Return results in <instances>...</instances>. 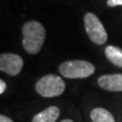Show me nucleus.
<instances>
[{"label":"nucleus","instance_id":"obj_8","mask_svg":"<svg viewBox=\"0 0 122 122\" xmlns=\"http://www.w3.org/2000/svg\"><path fill=\"white\" fill-rule=\"evenodd\" d=\"M91 119L93 122H115L112 113L102 107H97L91 111Z\"/></svg>","mask_w":122,"mask_h":122},{"label":"nucleus","instance_id":"obj_3","mask_svg":"<svg viewBox=\"0 0 122 122\" xmlns=\"http://www.w3.org/2000/svg\"><path fill=\"white\" fill-rule=\"evenodd\" d=\"M35 89L43 98L59 97L65 91V82L56 74H46L36 82Z\"/></svg>","mask_w":122,"mask_h":122},{"label":"nucleus","instance_id":"obj_7","mask_svg":"<svg viewBox=\"0 0 122 122\" xmlns=\"http://www.w3.org/2000/svg\"><path fill=\"white\" fill-rule=\"evenodd\" d=\"M60 116V109L57 106H50L43 111L37 113L32 122H56Z\"/></svg>","mask_w":122,"mask_h":122},{"label":"nucleus","instance_id":"obj_5","mask_svg":"<svg viewBox=\"0 0 122 122\" xmlns=\"http://www.w3.org/2000/svg\"><path fill=\"white\" fill-rule=\"evenodd\" d=\"M24 67V59L13 53H2L0 55V70L10 76H15Z\"/></svg>","mask_w":122,"mask_h":122},{"label":"nucleus","instance_id":"obj_13","mask_svg":"<svg viewBox=\"0 0 122 122\" xmlns=\"http://www.w3.org/2000/svg\"><path fill=\"white\" fill-rule=\"evenodd\" d=\"M60 122H74L72 119H63V120H61Z\"/></svg>","mask_w":122,"mask_h":122},{"label":"nucleus","instance_id":"obj_2","mask_svg":"<svg viewBox=\"0 0 122 122\" xmlns=\"http://www.w3.org/2000/svg\"><path fill=\"white\" fill-rule=\"evenodd\" d=\"M58 69L63 77L76 79L89 77L94 74L96 68L93 63L86 60H68L61 63Z\"/></svg>","mask_w":122,"mask_h":122},{"label":"nucleus","instance_id":"obj_6","mask_svg":"<svg viewBox=\"0 0 122 122\" xmlns=\"http://www.w3.org/2000/svg\"><path fill=\"white\" fill-rule=\"evenodd\" d=\"M98 85L108 92H122V73L101 75L98 78Z\"/></svg>","mask_w":122,"mask_h":122},{"label":"nucleus","instance_id":"obj_4","mask_svg":"<svg viewBox=\"0 0 122 122\" xmlns=\"http://www.w3.org/2000/svg\"><path fill=\"white\" fill-rule=\"evenodd\" d=\"M85 29L90 40L96 45H104L108 40V35L99 17L93 12H87L83 16Z\"/></svg>","mask_w":122,"mask_h":122},{"label":"nucleus","instance_id":"obj_1","mask_svg":"<svg viewBox=\"0 0 122 122\" xmlns=\"http://www.w3.org/2000/svg\"><path fill=\"white\" fill-rule=\"evenodd\" d=\"M46 30L41 22L30 20L22 26V47L30 55L38 54L44 45Z\"/></svg>","mask_w":122,"mask_h":122},{"label":"nucleus","instance_id":"obj_9","mask_svg":"<svg viewBox=\"0 0 122 122\" xmlns=\"http://www.w3.org/2000/svg\"><path fill=\"white\" fill-rule=\"evenodd\" d=\"M105 55L110 62L115 66L122 68V49L116 46H107L105 48Z\"/></svg>","mask_w":122,"mask_h":122},{"label":"nucleus","instance_id":"obj_11","mask_svg":"<svg viewBox=\"0 0 122 122\" xmlns=\"http://www.w3.org/2000/svg\"><path fill=\"white\" fill-rule=\"evenodd\" d=\"M6 91V82L3 79H0V94L3 95Z\"/></svg>","mask_w":122,"mask_h":122},{"label":"nucleus","instance_id":"obj_10","mask_svg":"<svg viewBox=\"0 0 122 122\" xmlns=\"http://www.w3.org/2000/svg\"><path fill=\"white\" fill-rule=\"evenodd\" d=\"M107 5L109 7H115L122 5V0H107Z\"/></svg>","mask_w":122,"mask_h":122},{"label":"nucleus","instance_id":"obj_12","mask_svg":"<svg viewBox=\"0 0 122 122\" xmlns=\"http://www.w3.org/2000/svg\"><path fill=\"white\" fill-rule=\"evenodd\" d=\"M0 122H14V121L11 119V118H9L8 116L1 114V115H0Z\"/></svg>","mask_w":122,"mask_h":122}]
</instances>
